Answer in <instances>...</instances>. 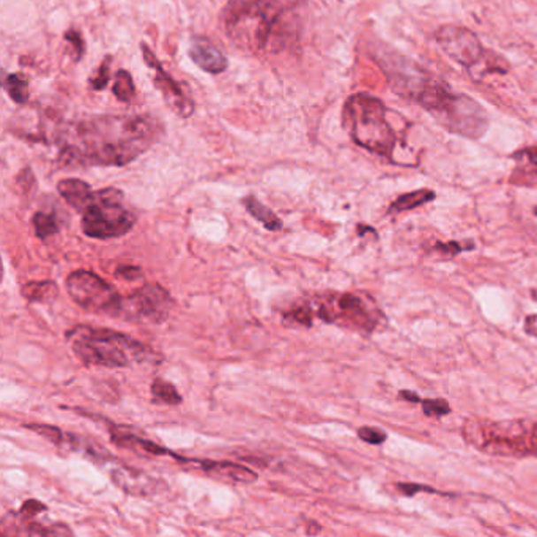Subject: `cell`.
<instances>
[{"instance_id": "cell-23", "label": "cell", "mask_w": 537, "mask_h": 537, "mask_svg": "<svg viewBox=\"0 0 537 537\" xmlns=\"http://www.w3.org/2000/svg\"><path fill=\"white\" fill-rule=\"evenodd\" d=\"M112 92H114L115 98L123 101V103H129V101L134 98L136 87H134V81L131 78L129 72H127V70H119L117 72Z\"/></svg>"}, {"instance_id": "cell-17", "label": "cell", "mask_w": 537, "mask_h": 537, "mask_svg": "<svg viewBox=\"0 0 537 537\" xmlns=\"http://www.w3.org/2000/svg\"><path fill=\"white\" fill-rule=\"evenodd\" d=\"M58 191L70 207L78 210L81 213L84 211L87 203L94 196V189L90 188V185L80 179H66L58 181Z\"/></svg>"}, {"instance_id": "cell-20", "label": "cell", "mask_w": 537, "mask_h": 537, "mask_svg": "<svg viewBox=\"0 0 537 537\" xmlns=\"http://www.w3.org/2000/svg\"><path fill=\"white\" fill-rule=\"evenodd\" d=\"M22 295L30 303H44V301L54 300L58 296V287L52 280H40V282H29L22 288Z\"/></svg>"}, {"instance_id": "cell-9", "label": "cell", "mask_w": 537, "mask_h": 537, "mask_svg": "<svg viewBox=\"0 0 537 537\" xmlns=\"http://www.w3.org/2000/svg\"><path fill=\"white\" fill-rule=\"evenodd\" d=\"M377 60L393 92L405 100L419 103L427 88L432 86V82L435 81L423 66L402 56L401 52L381 50Z\"/></svg>"}, {"instance_id": "cell-25", "label": "cell", "mask_w": 537, "mask_h": 537, "mask_svg": "<svg viewBox=\"0 0 537 537\" xmlns=\"http://www.w3.org/2000/svg\"><path fill=\"white\" fill-rule=\"evenodd\" d=\"M24 427L35 432L40 437L50 440V443L58 444V446H62L64 443V433L58 427L44 426V424H24Z\"/></svg>"}, {"instance_id": "cell-30", "label": "cell", "mask_w": 537, "mask_h": 537, "mask_svg": "<svg viewBox=\"0 0 537 537\" xmlns=\"http://www.w3.org/2000/svg\"><path fill=\"white\" fill-rule=\"evenodd\" d=\"M290 320L303 326H311L312 325V318H314V312L311 311L309 306H300V308L294 309L288 312Z\"/></svg>"}, {"instance_id": "cell-27", "label": "cell", "mask_w": 537, "mask_h": 537, "mask_svg": "<svg viewBox=\"0 0 537 537\" xmlns=\"http://www.w3.org/2000/svg\"><path fill=\"white\" fill-rule=\"evenodd\" d=\"M424 415L427 416H444L451 411V407L448 402L443 399H433V401H423Z\"/></svg>"}, {"instance_id": "cell-28", "label": "cell", "mask_w": 537, "mask_h": 537, "mask_svg": "<svg viewBox=\"0 0 537 537\" xmlns=\"http://www.w3.org/2000/svg\"><path fill=\"white\" fill-rule=\"evenodd\" d=\"M65 40L73 46V52H74V58L81 60V58L84 56L86 52V43L82 40V35L76 29L68 30L65 34Z\"/></svg>"}, {"instance_id": "cell-16", "label": "cell", "mask_w": 537, "mask_h": 537, "mask_svg": "<svg viewBox=\"0 0 537 537\" xmlns=\"http://www.w3.org/2000/svg\"><path fill=\"white\" fill-rule=\"evenodd\" d=\"M202 470L205 473L211 474L215 478L232 480V482H240V484H252L258 479L257 474L252 472L248 466L240 465V464H232V462H210L203 460L199 462Z\"/></svg>"}, {"instance_id": "cell-11", "label": "cell", "mask_w": 537, "mask_h": 537, "mask_svg": "<svg viewBox=\"0 0 537 537\" xmlns=\"http://www.w3.org/2000/svg\"><path fill=\"white\" fill-rule=\"evenodd\" d=\"M435 42L448 58L466 68H473L486 58L479 38L466 27L443 26L435 32Z\"/></svg>"}, {"instance_id": "cell-19", "label": "cell", "mask_w": 537, "mask_h": 537, "mask_svg": "<svg viewBox=\"0 0 537 537\" xmlns=\"http://www.w3.org/2000/svg\"><path fill=\"white\" fill-rule=\"evenodd\" d=\"M435 199V193L430 189H418L413 193L403 194L399 199L393 202V205L389 207V213H402V211H409L413 208L421 207L424 203Z\"/></svg>"}, {"instance_id": "cell-3", "label": "cell", "mask_w": 537, "mask_h": 537, "mask_svg": "<svg viewBox=\"0 0 537 537\" xmlns=\"http://www.w3.org/2000/svg\"><path fill=\"white\" fill-rule=\"evenodd\" d=\"M73 351L86 365H98L108 369L128 367L133 361L147 358L145 345L128 334L108 328L76 326L66 333Z\"/></svg>"}, {"instance_id": "cell-6", "label": "cell", "mask_w": 537, "mask_h": 537, "mask_svg": "<svg viewBox=\"0 0 537 537\" xmlns=\"http://www.w3.org/2000/svg\"><path fill=\"white\" fill-rule=\"evenodd\" d=\"M438 125L449 133L468 139H480L487 131L488 115L478 101L464 94H454L448 87L427 109Z\"/></svg>"}, {"instance_id": "cell-26", "label": "cell", "mask_w": 537, "mask_h": 537, "mask_svg": "<svg viewBox=\"0 0 537 537\" xmlns=\"http://www.w3.org/2000/svg\"><path fill=\"white\" fill-rule=\"evenodd\" d=\"M111 60H112V58H104V62L100 65V68L95 73L94 78L90 80V87L94 90H103L104 87L108 86L109 80H111Z\"/></svg>"}, {"instance_id": "cell-12", "label": "cell", "mask_w": 537, "mask_h": 537, "mask_svg": "<svg viewBox=\"0 0 537 537\" xmlns=\"http://www.w3.org/2000/svg\"><path fill=\"white\" fill-rule=\"evenodd\" d=\"M142 50L145 64L149 65V68L155 73L153 74V84L163 95L165 104L173 109L175 114H179L183 119L191 117L194 114V109H196L191 95L188 94L185 88H181L179 82L173 80L169 73L165 72L161 62L147 44H142Z\"/></svg>"}, {"instance_id": "cell-24", "label": "cell", "mask_w": 537, "mask_h": 537, "mask_svg": "<svg viewBox=\"0 0 537 537\" xmlns=\"http://www.w3.org/2000/svg\"><path fill=\"white\" fill-rule=\"evenodd\" d=\"M32 224H34V229H35L36 237L38 238H48L54 234H58L60 230L58 219L54 218V215L50 213H43V211H38L32 218Z\"/></svg>"}, {"instance_id": "cell-21", "label": "cell", "mask_w": 537, "mask_h": 537, "mask_svg": "<svg viewBox=\"0 0 537 537\" xmlns=\"http://www.w3.org/2000/svg\"><path fill=\"white\" fill-rule=\"evenodd\" d=\"M4 90L18 104L29 101V82L22 74H7L4 80Z\"/></svg>"}, {"instance_id": "cell-32", "label": "cell", "mask_w": 537, "mask_h": 537, "mask_svg": "<svg viewBox=\"0 0 537 537\" xmlns=\"http://www.w3.org/2000/svg\"><path fill=\"white\" fill-rule=\"evenodd\" d=\"M43 510H46V506H44L43 502H36V500H27V502L22 504L19 512L24 517H32L43 512Z\"/></svg>"}, {"instance_id": "cell-1", "label": "cell", "mask_w": 537, "mask_h": 537, "mask_svg": "<svg viewBox=\"0 0 537 537\" xmlns=\"http://www.w3.org/2000/svg\"><path fill=\"white\" fill-rule=\"evenodd\" d=\"M163 136L150 115H100L70 123L60 141L64 165H127Z\"/></svg>"}, {"instance_id": "cell-15", "label": "cell", "mask_w": 537, "mask_h": 537, "mask_svg": "<svg viewBox=\"0 0 537 537\" xmlns=\"http://www.w3.org/2000/svg\"><path fill=\"white\" fill-rule=\"evenodd\" d=\"M111 440L112 443L117 444L119 448H125L129 451L136 452L141 456H149V457H158V456H173V457L180 458L173 454V452L167 451L163 446L149 441L145 438L136 437V435H131L125 429H114L111 433Z\"/></svg>"}, {"instance_id": "cell-8", "label": "cell", "mask_w": 537, "mask_h": 537, "mask_svg": "<svg viewBox=\"0 0 537 537\" xmlns=\"http://www.w3.org/2000/svg\"><path fill=\"white\" fill-rule=\"evenodd\" d=\"M66 290L76 304L92 314L120 316L123 298L114 287L95 272H74L66 278Z\"/></svg>"}, {"instance_id": "cell-10", "label": "cell", "mask_w": 537, "mask_h": 537, "mask_svg": "<svg viewBox=\"0 0 537 537\" xmlns=\"http://www.w3.org/2000/svg\"><path fill=\"white\" fill-rule=\"evenodd\" d=\"M173 304L175 303L173 296L165 287L159 284H147L128 296V300H123L120 317L134 322L147 320L150 323H161L169 317Z\"/></svg>"}, {"instance_id": "cell-2", "label": "cell", "mask_w": 537, "mask_h": 537, "mask_svg": "<svg viewBox=\"0 0 537 537\" xmlns=\"http://www.w3.org/2000/svg\"><path fill=\"white\" fill-rule=\"evenodd\" d=\"M284 10L280 0H229L221 13L222 30L248 50H265L278 38Z\"/></svg>"}, {"instance_id": "cell-4", "label": "cell", "mask_w": 537, "mask_h": 537, "mask_svg": "<svg viewBox=\"0 0 537 537\" xmlns=\"http://www.w3.org/2000/svg\"><path fill=\"white\" fill-rule=\"evenodd\" d=\"M342 120L353 142L381 157H391L395 131L387 120L385 104L369 94L351 95L345 101Z\"/></svg>"}, {"instance_id": "cell-33", "label": "cell", "mask_w": 537, "mask_h": 537, "mask_svg": "<svg viewBox=\"0 0 537 537\" xmlns=\"http://www.w3.org/2000/svg\"><path fill=\"white\" fill-rule=\"evenodd\" d=\"M399 490L405 495H415L416 492H433V488H427L426 486H416V484H399Z\"/></svg>"}, {"instance_id": "cell-31", "label": "cell", "mask_w": 537, "mask_h": 537, "mask_svg": "<svg viewBox=\"0 0 537 537\" xmlns=\"http://www.w3.org/2000/svg\"><path fill=\"white\" fill-rule=\"evenodd\" d=\"M115 274H117V276H120V278H123V280H139V278H142V272H141V268H137V266H119V268L115 270Z\"/></svg>"}, {"instance_id": "cell-5", "label": "cell", "mask_w": 537, "mask_h": 537, "mask_svg": "<svg viewBox=\"0 0 537 537\" xmlns=\"http://www.w3.org/2000/svg\"><path fill=\"white\" fill-rule=\"evenodd\" d=\"M136 224V216L125 207V196L120 189L104 188L94 196L82 211V232L96 240L123 237Z\"/></svg>"}, {"instance_id": "cell-14", "label": "cell", "mask_w": 537, "mask_h": 537, "mask_svg": "<svg viewBox=\"0 0 537 537\" xmlns=\"http://www.w3.org/2000/svg\"><path fill=\"white\" fill-rule=\"evenodd\" d=\"M189 58L201 70L210 73V74H219V73L226 72L227 65H229L221 50L203 36H196L191 40Z\"/></svg>"}, {"instance_id": "cell-34", "label": "cell", "mask_w": 537, "mask_h": 537, "mask_svg": "<svg viewBox=\"0 0 537 537\" xmlns=\"http://www.w3.org/2000/svg\"><path fill=\"white\" fill-rule=\"evenodd\" d=\"M401 395L402 397H407L405 401L419 402V397H418V395H413V393H407V391H402Z\"/></svg>"}, {"instance_id": "cell-22", "label": "cell", "mask_w": 537, "mask_h": 537, "mask_svg": "<svg viewBox=\"0 0 537 537\" xmlns=\"http://www.w3.org/2000/svg\"><path fill=\"white\" fill-rule=\"evenodd\" d=\"M151 395L153 401L165 403V405H180L181 403V395H180L177 387H173V383L165 381V380L157 379L151 383Z\"/></svg>"}, {"instance_id": "cell-29", "label": "cell", "mask_w": 537, "mask_h": 537, "mask_svg": "<svg viewBox=\"0 0 537 537\" xmlns=\"http://www.w3.org/2000/svg\"><path fill=\"white\" fill-rule=\"evenodd\" d=\"M358 437L365 441V443L369 444H381L385 443V440H387V433L385 432H381L380 429H375V427H361L358 430Z\"/></svg>"}, {"instance_id": "cell-18", "label": "cell", "mask_w": 537, "mask_h": 537, "mask_svg": "<svg viewBox=\"0 0 537 537\" xmlns=\"http://www.w3.org/2000/svg\"><path fill=\"white\" fill-rule=\"evenodd\" d=\"M243 205L248 210V213L254 219L262 222L266 229L272 230V232H278V230L282 229V221H280V218L274 215L270 208L265 207L262 202L258 201L256 196L244 197Z\"/></svg>"}, {"instance_id": "cell-7", "label": "cell", "mask_w": 537, "mask_h": 537, "mask_svg": "<svg viewBox=\"0 0 537 537\" xmlns=\"http://www.w3.org/2000/svg\"><path fill=\"white\" fill-rule=\"evenodd\" d=\"M466 440L482 451L500 454H536L537 423H478L465 426Z\"/></svg>"}, {"instance_id": "cell-13", "label": "cell", "mask_w": 537, "mask_h": 537, "mask_svg": "<svg viewBox=\"0 0 537 537\" xmlns=\"http://www.w3.org/2000/svg\"><path fill=\"white\" fill-rule=\"evenodd\" d=\"M317 314L325 322L342 320L357 326L359 330L371 331L375 325L371 311L365 308L364 301L353 294L339 295L336 301L322 304Z\"/></svg>"}]
</instances>
